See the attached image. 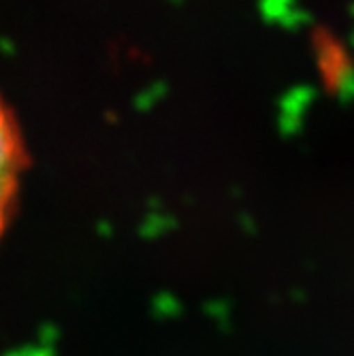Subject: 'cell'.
Wrapping results in <instances>:
<instances>
[{
  "mask_svg": "<svg viewBox=\"0 0 354 356\" xmlns=\"http://www.w3.org/2000/svg\"><path fill=\"white\" fill-rule=\"evenodd\" d=\"M30 167L26 137L15 109L0 92V241L15 220L24 177Z\"/></svg>",
  "mask_w": 354,
  "mask_h": 356,
  "instance_id": "1",
  "label": "cell"
}]
</instances>
